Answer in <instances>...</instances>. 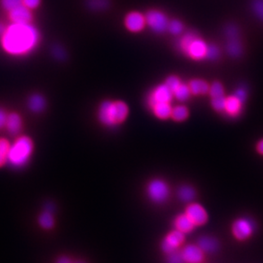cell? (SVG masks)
Here are the masks:
<instances>
[{
  "label": "cell",
  "instance_id": "1",
  "mask_svg": "<svg viewBox=\"0 0 263 263\" xmlns=\"http://www.w3.org/2000/svg\"><path fill=\"white\" fill-rule=\"evenodd\" d=\"M40 41V33L30 23H13L2 35L3 48L11 55H24L35 48Z\"/></svg>",
  "mask_w": 263,
  "mask_h": 263
},
{
  "label": "cell",
  "instance_id": "2",
  "mask_svg": "<svg viewBox=\"0 0 263 263\" xmlns=\"http://www.w3.org/2000/svg\"><path fill=\"white\" fill-rule=\"evenodd\" d=\"M128 111V107L124 102L106 100L99 107L98 117L102 124L107 127H115L124 122Z\"/></svg>",
  "mask_w": 263,
  "mask_h": 263
},
{
  "label": "cell",
  "instance_id": "3",
  "mask_svg": "<svg viewBox=\"0 0 263 263\" xmlns=\"http://www.w3.org/2000/svg\"><path fill=\"white\" fill-rule=\"evenodd\" d=\"M33 142L28 137H22L10 146L8 162L13 167H22L28 162L33 152Z\"/></svg>",
  "mask_w": 263,
  "mask_h": 263
},
{
  "label": "cell",
  "instance_id": "4",
  "mask_svg": "<svg viewBox=\"0 0 263 263\" xmlns=\"http://www.w3.org/2000/svg\"><path fill=\"white\" fill-rule=\"evenodd\" d=\"M180 48L184 53L195 60L206 59L208 45L195 33H188L183 36L180 41Z\"/></svg>",
  "mask_w": 263,
  "mask_h": 263
},
{
  "label": "cell",
  "instance_id": "5",
  "mask_svg": "<svg viewBox=\"0 0 263 263\" xmlns=\"http://www.w3.org/2000/svg\"><path fill=\"white\" fill-rule=\"evenodd\" d=\"M144 16L147 25L155 33H162L167 30L170 22L164 13L158 10H149Z\"/></svg>",
  "mask_w": 263,
  "mask_h": 263
},
{
  "label": "cell",
  "instance_id": "6",
  "mask_svg": "<svg viewBox=\"0 0 263 263\" xmlns=\"http://www.w3.org/2000/svg\"><path fill=\"white\" fill-rule=\"evenodd\" d=\"M226 34L228 39V54L233 58H238L243 53V46L239 38V32L237 27L234 25L228 26L226 29Z\"/></svg>",
  "mask_w": 263,
  "mask_h": 263
},
{
  "label": "cell",
  "instance_id": "7",
  "mask_svg": "<svg viewBox=\"0 0 263 263\" xmlns=\"http://www.w3.org/2000/svg\"><path fill=\"white\" fill-rule=\"evenodd\" d=\"M147 192L149 198L157 203L165 202L170 195L168 186L161 180H152L148 185Z\"/></svg>",
  "mask_w": 263,
  "mask_h": 263
},
{
  "label": "cell",
  "instance_id": "8",
  "mask_svg": "<svg viewBox=\"0 0 263 263\" xmlns=\"http://www.w3.org/2000/svg\"><path fill=\"white\" fill-rule=\"evenodd\" d=\"M173 91L166 85L157 86L152 91L148 98V104L151 108H153L155 104L158 103H170L173 99Z\"/></svg>",
  "mask_w": 263,
  "mask_h": 263
},
{
  "label": "cell",
  "instance_id": "9",
  "mask_svg": "<svg viewBox=\"0 0 263 263\" xmlns=\"http://www.w3.org/2000/svg\"><path fill=\"white\" fill-rule=\"evenodd\" d=\"M184 240H185L184 233L176 229L166 237L162 243V250L165 253H172L184 242Z\"/></svg>",
  "mask_w": 263,
  "mask_h": 263
},
{
  "label": "cell",
  "instance_id": "10",
  "mask_svg": "<svg viewBox=\"0 0 263 263\" xmlns=\"http://www.w3.org/2000/svg\"><path fill=\"white\" fill-rule=\"evenodd\" d=\"M145 25H146L145 16L141 13L133 11L126 15L125 26L131 32H134V33L140 32L144 29Z\"/></svg>",
  "mask_w": 263,
  "mask_h": 263
},
{
  "label": "cell",
  "instance_id": "11",
  "mask_svg": "<svg viewBox=\"0 0 263 263\" xmlns=\"http://www.w3.org/2000/svg\"><path fill=\"white\" fill-rule=\"evenodd\" d=\"M9 17L13 23H18V24H28L33 20V15L30 9H28L23 5L10 10Z\"/></svg>",
  "mask_w": 263,
  "mask_h": 263
},
{
  "label": "cell",
  "instance_id": "12",
  "mask_svg": "<svg viewBox=\"0 0 263 263\" xmlns=\"http://www.w3.org/2000/svg\"><path fill=\"white\" fill-rule=\"evenodd\" d=\"M186 215L193 220L195 225H202L207 221V213L201 205L193 203L186 209Z\"/></svg>",
  "mask_w": 263,
  "mask_h": 263
},
{
  "label": "cell",
  "instance_id": "13",
  "mask_svg": "<svg viewBox=\"0 0 263 263\" xmlns=\"http://www.w3.org/2000/svg\"><path fill=\"white\" fill-rule=\"evenodd\" d=\"M181 255L184 261L188 263H200L203 259L202 250L196 246H186L181 252Z\"/></svg>",
  "mask_w": 263,
  "mask_h": 263
},
{
  "label": "cell",
  "instance_id": "14",
  "mask_svg": "<svg viewBox=\"0 0 263 263\" xmlns=\"http://www.w3.org/2000/svg\"><path fill=\"white\" fill-rule=\"evenodd\" d=\"M252 226L248 220H238L233 225V233L238 239H246L251 235Z\"/></svg>",
  "mask_w": 263,
  "mask_h": 263
},
{
  "label": "cell",
  "instance_id": "15",
  "mask_svg": "<svg viewBox=\"0 0 263 263\" xmlns=\"http://www.w3.org/2000/svg\"><path fill=\"white\" fill-rule=\"evenodd\" d=\"M243 103L234 95L228 97L226 102L225 110L230 117H238L242 110Z\"/></svg>",
  "mask_w": 263,
  "mask_h": 263
},
{
  "label": "cell",
  "instance_id": "16",
  "mask_svg": "<svg viewBox=\"0 0 263 263\" xmlns=\"http://www.w3.org/2000/svg\"><path fill=\"white\" fill-rule=\"evenodd\" d=\"M175 228L177 230L180 231L184 233H190L191 231L194 228L195 224L193 222V220L188 217L186 214L185 215H180L176 218L175 222Z\"/></svg>",
  "mask_w": 263,
  "mask_h": 263
},
{
  "label": "cell",
  "instance_id": "17",
  "mask_svg": "<svg viewBox=\"0 0 263 263\" xmlns=\"http://www.w3.org/2000/svg\"><path fill=\"white\" fill-rule=\"evenodd\" d=\"M6 126L10 134L12 135L17 134L22 128V119L20 116L15 113L9 115L6 120Z\"/></svg>",
  "mask_w": 263,
  "mask_h": 263
},
{
  "label": "cell",
  "instance_id": "18",
  "mask_svg": "<svg viewBox=\"0 0 263 263\" xmlns=\"http://www.w3.org/2000/svg\"><path fill=\"white\" fill-rule=\"evenodd\" d=\"M189 88H190L191 93L194 95H203L210 91V86L207 82L199 79H195L191 81L189 84Z\"/></svg>",
  "mask_w": 263,
  "mask_h": 263
},
{
  "label": "cell",
  "instance_id": "19",
  "mask_svg": "<svg viewBox=\"0 0 263 263\" xmlns=\"http://www.w3.org/2000/svg\"><path fill=\"white\" fill-rule=\"evenodd\" d=\"M152 109L156 117L160 119H167L172 114V107L170 103H158L155 104Z\"/></svg>",
  "mask_w": 263,
  "mask_h": 263
},
{
  "label": "cell",
  "instance_id": "20",
  "mask_svg": "<svg viewBox=\"0 0 263 263\" xmlns=\"http://www.w3.org/2000/svg\"><path fill=\"white\" fill-rule=\"evenodd\" d=\"M198 246L202 251L215 252L217 250L219 245H218V242L215 240V238L205 236V237H202L198 240Z\"/></svg>",
  "mask_w": 263,
  "mask_h": 263
},
{
  "label": "cell",
  "instance_id": "21",
  "mask_svg": "<svg viewBox=\"0 0 263 263\" xmlns=\"http://www.w3.org/2000/svg\"><path fill=\"white\" fill-rule=\"evenodd\" d=\"M29 108L33 112H41L46 107V101L41 95L34 94L29 99Z\"/></svg>",
  "mask_w": 263,
  "mask_h": 263
},
{
  "label": "cell",
  "instance_id": "22",
  "mask_svg": "<svg viewBox=\"0 0 263 263\" xmlns=\"http://www.w3.org/2000/svg\"><path fill=\"white\" fill-rule=\"evenodd\" d=\"M174 96L180 100V101H185L190 98L191 91L189 88V86L185 85V84L181 83L180 86H178L177 88L175 89L174 92Z\"/></svg>",
  "mask_w": 263,
  "mask_h": 263
},
{
  "label": "cell",
  "instance_id": "23",
  "mask_svg": "<svg viewBox=\"0 0 263 263\" xmlns=\"http://www.w3.org/2000/svg\"><path fill=\"white\" fill-rule=\"evenodd\" d=\"M189 116V112L186 107L180 105V106H176L172 109V114L171 117L173 119L177 121V122H182L184 120L187 118Z\"/></svg>",
  "mask_w": 263,
  "mask_h": 263
},
{
  "label": "cell",
  "instance_id": "24",
  "mask_svg": "<svg viewBox=\"0 0 263 263\" xmlns=\"http://www.w3.org/2000/svg\"><path fill=\"white\" fill-rule=\"evenodd\" d=\"M10 143L5 139H0V167H2L8 161L10 152Z\"/></svg>",
  "mask_w": 263,
  "mask_h": 263
},
{
  "label": "cell",
  "instance_id": "25",
  "mask_svg": "<svg viewBox=\"0 0 263 263\" xmlns=\"http://www.w3.org/2000/svg\"><path fill=\"white\" fill-rule=\"evenodd\" d=\"M39 223L45 229H50L54 226V218L51 212L46 211L42 213L39 218Z\"/></svg>",
  "mask_w": 263,
  "mask_h": 263
},
{
  "label": "cell",
  "instance_id": "26",
  "mask_svg": "<svg viewBox=\"0 0 263 263\" xmlns=\"http://www.w3.org/2000/svg\"><path fill=\"white\" fill-rule=\"evenodd\" d=\"M179 197L184 202H190L195 197V191L189 185L182 186L179 190Z\"/></svg>",
  "mask_w": 263,
  "mask_h": 263
},
{
  "label": "cell",
  "instance_id": "27",
  "mask_svg": "<svg viewBox=\"0 0 263 263\" xmlns=\"http://www.w3.org/2000/svg\"><path fill=\"white\" fill-rule=\"evenodd\" d=\"M86 5L92 10H104L109 6V0H86Z\"/></svg>",
  "mask_w": 263,
  "mask_h": 263
},
{
  "label": "cell",
  "instance_id": "28",
  "mask_svg": "<svg viewBox=\"0 0 263 263\" xmlns=\"http://www.w3.org/2000/svg\"><path fill=\"white\" fill-rule=\"evenodd\" d=\"M210 97L211 99L213 98H218V97L225 96V91L223 88L222 85L218 81H215L212 84V86L210 87Z\"/></svg>",
  "mask_w": 263,
  "mask_h": 263
},
{
  "label": "cell",
  "instance_id": "29",
  "mask_svg": "<svg viewBox=\"0 0 263 263\" xmlns=\"http://www.w3.org/2000/svg\"><path fill=\"white\" fill-rule=\"evenodd\" d=\"M183 28L184 27H183L182 23L179 20L171 21L168 23V26H167V30L175 35H178L182 33Z\"/></svg>",
  "mask_w": 263,
  "mask_h": 263
},
{
  "label": "cell",
  "instance_id": "30",
  "mask_svg": "<svg viewBox=\"0 0 263 263\" xmlns=\"http://www.w3.org/2000/svg\"><path fill=\"white\" fill-rule=\"evenodd\" d=\"M226 102H227V98L225 96L218 97V98H213L211 104L213 108L216 111L221 112L225 110Z\"/></svg>",
  "mask_w": 263,
  "mask_h": 263
},
{
  "label": "cell",
  "instance_id": "31",
  "mask_svg": "<svg viewBox=\"0 0 263 263\" xmlns=\"http://www.w3.org/2000/svg\"><path fill=\"white\" fill-rule=\"evenodd\" d=\"M220 57V50L215 45H208L207 54L206 59L210 60H216Z\"/></svg>",
  "mask_w": 263,
  "mask_h": 263
},
{
  "label": "cell",
  "instance_id": "32",
  "mask_svg": "<svg viewBox=\"0 0 263 263\" xmlns=\"http://www.w3.org/2000/svg\"><path fill=\"white\" fill-rule=\"evenodd\" d=\"M1 5L8 12L23 5V0H1Z\"/></svg>",
  "mask_w": 263,
  "mask_h": 263
},
{
  "label": "cell",
  "instance_id": "33",
  "mask_svg": "<svg viewBox=\"0 0 263 263\" xmlns=\"http://www.w3.org/2000/svg\"><path fill=\"white\" fill-rule=\"evenodd\" d=\"M254 13L260 20L263 21V0H254L252 2Z\"/></svg>",
  "mask_w": 263,
  "mask_h": 263
},
{
  "label": "cell",
  "instance_id": "34",
  "mask_svg": "<svg viewBox=\"0 0 263 263\" xmlns=\"http://www.w3.org/2000/svg\"><path fill=\"white\" fill-rule=\"evenodd\" d=\"M181 84L180 79L178 78L177 76H170L166 80L165 85L174 92L175 89L177 88L178 86H180Z\"/></svg>",
  "mask_w": 263,
  "mask_h": 263
},
{
  "label": "cell",
  "instance_id": "35",
  "mask_svg": "<svg viewBox=\"0 0 263 263\" xmlns=\"http://www.w3.org/2000/svg\"><path fill=\"white\" fill-rule=\"evenodd\" d=\"M167 261H168V263H183L184 262V259H183L181 253H177V252L174 251L172 253L170 254Z\"/></svg>",
  "mask_w": 263,
  "mask_h": 263
},
{
  "label": "cell",
  "instance_id": "36",
  "mask_svg": "<svg viewBox=\"0 0 263 263\" xmlns=\"http://www.w3.org/2000/svg\"><path fill=\"white\" fill-rule=\"evenodd\" d=\"M41 0H23V5L28 9H36L41 5Z\"/></svg>",
  "mask_w": 263,
  "mask_h": 263
},
{
  "label": "cell",
  "instance_id": "37",
  "mask_svg": "<svg viewBox=\"0 0 263 263\" xmlns=\"http://www.w3.org/2000/svg\"><path fill=\"white\" fill-rule=\"evenodd\" d=\"M234 95H235L243 104L246 102V99H247V91H246V89L243 88V87L238 88V90L236 91Z\"/></svg>",
  "mask_w": 263,
  "mask_h": 263
},
{
  "label": "cell",
  "instance_id": "38",
  "mask_svg": "<svg viewBox=\"0 0 263 263\" xmlns=\"http://www.w3.org/2000/svg\"><path fill=\"white\" fill-rule=\"evenodd\" d=\"M6 120H7V116L5 114V110L0 109V128H2L5 125H6Z\"/></svg>",
  "mask_w": 263,
  "mask_h": 263
},
{
  "label": "cell",
  "instance_id": "39",
  "mask_svg": "<svg viewBox=\"0 0 263 263\" xmlns=\"http://www.w3.org/2000/svg\"><path fill=\"white\" fill-rule=\"evenodd\" d=\"M256 151H257L260 154L263 155V139L259 142L257 145H256Z\"/></svg>",
  "mask_w": 263,
  "mask_h": 263
},
{
  "label": "cell",
  "instance_id": "40",
  "mask_svg": "<svg viewBox=\"0 0 263 263\" xmlns=\"http://www.w3.org/2000/svg\"><path fill=\"white\" fill-rule=\"evenodd\" d=\"M58 263H72L71 262L70 259L68 258V257H61V258L59 259Z\"/></svg>",
  "mask_w": 263,
  "mask_h": 263
},
{
  "label": "cell",
  "instance_id": "41",
  "mask_svg": "<svg viewBox=\"0 0 263 263\" xmlns=\"http://www.w3.org/2000/svg\"><path fill=\"white\" fill-rule=\"evenodd\" d=\"M6 28H5V26L3 23H0V36H2L5 33V31Z\"/></svg>",
  "mask_w": 263,
  "mask_h": 263
},
{
  "label": "cell",
  "instance_id": "42",
  "mask_svg": "<svg viewBox=\"0 0 263 263\" xmlns=\"http://www.w3.org/2000/svg\"><path fill=\"white\" fill-rule=\"evenodd\" d=\"M78 263H83V262H78Z\"/></svg>",
  "mask_w": 263,
  "mask_h": 263
}]
</instances>
